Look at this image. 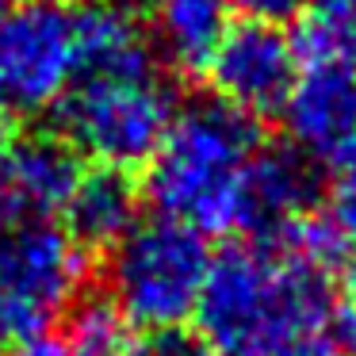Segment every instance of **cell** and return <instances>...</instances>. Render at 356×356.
<instances>
[{
    "instance_id": "1",
    "label": "cell",
    "mask_w": 356,
    "mask_h": 356,
    "mask_svg": "<svg viewBox=\"0 0 356 356\" xmlns=\"http://www.w3.org/2000/svg\"><path fill=\"white\" fill-rule=\"evenodd\" d=\"M211 353L245 356L276 337L330 325V280L280 245H230L211 261L195 310Z\"/></svg>"
},
{
    "instance_id": "2",
    "label": "cell",
    "mask_w": 356,
    "mask_h": 356,
    "mask_svg": "<svg viewBox=\"0 0 356 356\" xmlns=\"http://www.w3.org/2000/svg\"><path fill=\"white\" fill-rule=\"evenodd\" d=\"M257 149L261 131L249 115L222 100L188 104L146 165L154 211L203 238L241 230V184Z\"/></svg>"
},
{
    "instance_id": "3",
    "label": "cell",
    "mask_w": 356,
    "mask_h": 356,
    "mask_svg": "<svg viewBox=\"0 0 356 356\" xmlns=\"http://www.w3.org/2000/svg\"><path fill=\"white\" fill-rule=\"evenodd\" d=\"M211 261L215 257L203 234L161 215L142 218L111 249V302L138 330L177 333L200 310Z\"/></svg>"
},
{
    "instance_id": "4",
    "label": "cell",
    "mask_w": 356,
    "mask_h": 356,
    "mask_svg": "<svg viewBox=\"0 0 356 356\" xmlns=\"http://www.w3.org/2000/svg\"><path fill=\"white\" fill-rule=\"evenodd\" d=\"M177 119V96L157 70L77 77L58 100V131L73 154L104 169L149 165Z\"/></svg>"
},
{
    "instance_id": "5",
    "label": "cell",
    "mask_w": 356,
    "mask_h": 356,
    "mask_svg": "<svg viewBox=\"0 0 356 356\" xmlns=\"http://www.w3.org/2000/svg\"><path fill=\"white\" fill-rule=\"evenodd\" d=\"M77 70L70 8L58 0H16L0 12V111L58 108Z\"/></svg>"
},
{
    "instance_id": "6",
    "label": "cell",
    "mask_w": 356,
    "mask_h": 356,
    "mask_svg": "<svg viewBox=\"0 0 356 356\" xmlns=\"http://www.w3.org/2000/svg\"><path fill=\"white\" fill-rule=\"evenodd\" d=\"M207 81L215 88V100L249 115L253 123L280 115L299 81V58H295L291 35L280 24L238 19L218 42L207 65Z\"/></svg>"
},
{
    "instance_id": "7",
    "label": "cell",
    "mask_w": 356,
    "mask_h": 356,
    "mask_svg": "<svg viewBox=\"0 0 356 356\" xmlns=\"http://www.w3.org/2000/svg\"><path fill=\"white\" fill-rule=\"evenodd\" d=\"M85 249L50 218L0 226V284L54 322L85 287Z\"/></svg>"
},
{
    "instance_id": "8",
    "label": "cell",
    "mask_w": 356,
    "mask_h": 356,
    "mask_svg": "<svg viewBox=\"0 0 356 356\" xmlns=\"http://www.w3.org/2000/svg\"><path fill=\"white\" fill-rule=\"evenodd\" d=\"M287 131L310 165L356 169V58L302 65L287 96Z\"/></svg>"
},
{
    "instance_id": "9",
    "label": "cell",
    "mask_w": 356,
    "mask_h": 356,
    "mask_svg": "<svg viewBox=\"0 0 356 356\" xmlns=\"http://www.w3.org/2000/svg\"><path fill=\"white\" fill-rule=\"evenodd\" d=\"M318 200V172L295 146H261L241 184V230L272 245L291 226L310 218Z\"/></svg>"
},
{
    "instance_id": "10",
    "label": "cell",
    "mask_w": 356,
    "mask_h": 356,
    "mask_svg": "<svg viewBox=\"0 0 356 356\" xmlns=\"http://www.w3.org/2000/svg\"><path fill=\"white\" fill-rule=\"evenodd\" d=\"M81 172V157L62 134H19L0 165V226L65 211Z\"/></svg>"
},
{
    "instance_id": "11",
    "label": "cell",
    "mask_w": 356,
    "mask_h": 356,
    "mask_svg": "<svg viewBox=\"0 0 356 356\" xmlns=\"http://www.w3.org/2000/svg\"><path fill=\"white\" fill-rule=\"evenodd\" d=\"M142 195L123 169H96L81 172L70 203H65V230L81 249H115L138 218Z\"/></svg>"
},
{
    "instance_id": "12",
    "label": "cell",
    "mask_w": 356,
    "mask_h": 356,
    "mask_svg": "<svg viewBox=\"0 0 356 356\" xmlns=\"http://www.w3.org/2000/svg\"><path fill=\"white\" fill-rule=\"evenodd\" d=\"M77 31V77H104V73H149L157 70V54L149 35L134 19L131 8L119 4H88L73 12Z\"/></svg>"
},
{
    "instance_id": "13",
    "label": "cell",
    "mask_w": 356,
    "mask_h": 356,
    "mask_svg": "<svg viewBox=\"0 0 356 356\" xmlns=\"http://www.w3.org/2000/svg\"><path fill=\"white\" fill-rule=\"evenodd\" d=\"M230 24V0H154L149 42L172 70L207 73Z\"/></svg>"
},
{
    "instance_id": "14",
    "label": "cell",
    "mask_w": 356,
    "mask_h": 356,
    "mask_svg": "<svg viewBox=\"0 0 356 356\" xmlns=\"http://www.w3.org/2000/svg\"><path fill=\"white\" fill-rule=\"evenodd\" d=\"M134 325L119 314L111 299H77L62 333L54 337L58 356H131Z\"/></svg>"
},
{
    "instance_id": "15",
    "label": "cell",
    "mask_w": 356,
    "mask_h": 356,
    "mask_svg": "<svg viewBox=\"0 0 356 356\" xmlns=\"http://www.w3.org/2000/svg\"><path fill=\"white\" fill-rule=\"evenodd\" d=\"M291 42H295L299 70L302 65H325V62H353L356 58V24L353 19L310 16L291 35Z\"/></svg>"
},
{
    "instance_id": "16",
    "label": "cell",
    "mask_w": 356,
    "mask_h": 356,
    "mask_svg": "<svg viewBox=\"0 0 356 356\" xmlns=\"http://www.w3.org/2000/svg\"><path fill=\"white\" fill-rule=\"evenodd\" d=\"M50 318H42L35 307H27L19 295H12L8 287L0 284V348H24L31 341L47 337Z\"/></svg>"
},
{
    "instance_id": "17",
    "label": "cell",
    "mask_w": 356,
    "mask_h": 356,
    "mask_svg": "<svg viewBox=\"0 0 356 356\" xmlns=\"http://www.w3.org/2000/svg\"><path fill=\"white\" fill-rule=\"evenodd\" d=\"M325 222L341 238V245H356V169L337 172L325 195Z\"/></svg>"
},
{
    "instance_id": "18",
    "label": "cell",
    "mask_w": 356,
    "mask_h": 356,
    "mask_svg": "<svg viewBox=\"0 0 356 356\" xmlns=\"http://www.w3.org/2000/svg\"><path fill=\"white\" fill-rule=\"evenodd\" d=\"M245 356H341V348L333 341V330L325 325V330H299L287 333V337H276Z\"/></svg>"
},
{
    "instance_id": "19",
    "label": "cell",
    "mask_w": 356,
    "mask_h": 356,
    "mask_svg": "<svg viewBox=\"0 0 356 356\" xmlns=\"http://www.w3.org/2000/svg\"><path fill=\"white\" fill-rule=\"evenodd\" d=\"M131 356H215L200 337H188V333H149L146 341L134 345Z\"/></svg>"
},
{
    "instance_id": "20",
    "label": "cell",
    "mask_w": 356,
    "mask_h": 356,
    "mask_svg": "<svg viewBox=\"0 0 356 356\" xmlns=\"http://www.w3.org/2000/svg\"><path fill=\"white\" fill-rule=\"evenodd\" d=\"M238 12H245V19H264V24H284V19L299 16V8L307 0H230Z\"/></svg>"
},
{
    "instance_id": "21",
    "label": "cell",
    "mask_w": 356,
    "mask_h": 356,
    "mask_svg": "<svg viewBox=\"0 0 356 356\" xmlns=\"http://www.w3.org/2000/svg\"><path fill=\"white\" fill-rule=\"evenodd\" d=\"M333 341L345 356H356V310H337V330H333Z\"/></svg>"
},
{
    "instance_id": "22",
    "label": "cell",
    "mask_w": 356,
    "mask_h": 356,
    "mask_svg": "<svg viewBox=\"0 0 356 356\" xmlns=\"http://www.w3.org/2000/svg\"><path fill=\"white\" fill-rule=\"evenodd\" d=\"M314 16H330V19H353L356 24V0H310Z\"/></svg>"
},
{
    "instance_id": "23",
    "label": "cell",
    "mask_w": 356,
    "mask_h": 356,
    "mask_svg": "<svg viewBox=\"0 0 356 356\" xmlns=\"http://www.w3.org/2000/svg\"><path fill=\"white\" fill-rule=\"evenodd\" d=\"M16 142H19L16 115H8V111H0V165L8 161V154L16 149Z\"/></svg>"
},
{
    "instance_id": "24",
    "label": "cell",
    "mask_w": 356,
    "mask_h": 356,
    "mask_svg": "<svg viewBox=\"0 0 356 356\" xmlns=\"http://www.w3.org/2000/svg\"><path fill=\"white\" fill-rule=\"evenodd\" d=\"M341 307L356 310V257L341 264Z\"/></svg>"
},
{
    "instance_id": "25",
    "label": "cell",
    "mask_w": 356,
    "mask_h": 356,
    "mask_svg": "<svg viewBox=\"0 0 356 356\" xmlns=\"http://www.w3.org/2000/svg\"><path fill=\"white\" fill-rule=\"evenodd\" d=\"M8 356H58V348H54V337H39V341H31V345L16 348Z\"/></svg>"
},
{
    "instance_id": "26",
    "label": "cell",
    "mask_w": 356,
    "mask_h": 356,
    "mask_svg": "<svg viewBox=\"0 0 356 356\" xmlns=\"http://www.w3.org/2000/svg\"><path fill=\"white\" fill-rule=\"evenodd\" d=\"M108 4H119V8H134V4H154V0H108Z\"/></svg>"
},
{
    "instance_id": "27",
    "label": "cell",
    "mask_w": 356,
    "mask_h": 356,
    "mask_svg": "<svg viewBox=\"0 0 356 356\" xmlns=\"http://www.w3.org/2000/svg\"><path fill=\"white\" fill-rule=\"evenodd\" d=\"M12 4H16V0H0V12H4V8H12Z\"/></svg>"
}]
</instances>
